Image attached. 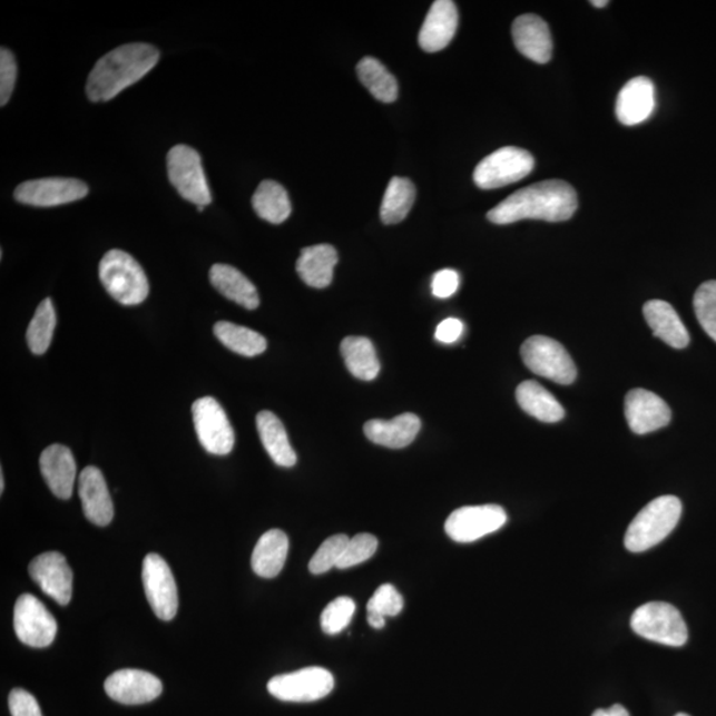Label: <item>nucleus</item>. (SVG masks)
Segmentation results:
<instances>
[{
    "label": "nucleus",
    "instance_id": "obj_26",
    "mask_svg": "<svg viewBox=\"0 0 716 716\" xmlns=\"http://www.w3.org/2000/svg\"><path fill=\"white\" fill-rule=\"evenodd\" d=\"M339 261L336 248L331 245H316L302 249L296 271L310 287L325 288L333 281V269Z\"/></svg>",
    "mask_w": 716,
    "mask_h": 716
},
{
    "label": "nucleus",
    "instance_id": "obj_34",
    "mask_svg": "<svg viewBox=\"0 0 716 716\" xmlns=\"http://www.w3.org/2000/svg\"><path fill=\"white\" fill-rule=\"evenodd\" d=\"M357 73L361 82L382 102H393L399 97V82L381 61L364 58L359 62Z\"/></svg>",
    "mask_w": 716,
    "mask_h": 716
},
{
    "label": "nucleus",
    "instance_id": "obj_20",
    "mask_svg": "<svg viewBox=\"0 0 716 716\" xmlns=\"http://www.w3.org/2000/svg\"><path fill=\"white\" fill-rule=\"evenodd\" d=\"M656 88L653 81L644 76L631 79L618 94L616 115L618 121L627 127L641 124L655 112Z\"/></svg>",
    "mask_w": 716,
    "mask_h": 716
},
{
    "label": "nucleus",
    "instance_id": "obj_29",
    "mask_svg": "<svg viewBox=\"0 0 716 716\" xmlns=\"http://www.w3.org/2000/svg\"><path fill=\"white\" fill-rule=\"evenodd\" d=\"M517 401L527 414L541 422L555 423L565 419V408L537 381H524L517 389Z\"/></svg>",
    "mask_w": 716,
    "mask_h": 716
},
{
    "label": "nucleus",
    "instance_id": "obj_11",
    "mask_svg": "<svg viewBox=\"0 0 716 716\" xmlns=\"http://www.w3.org/2000/svg\"><path fill=\"white\" fill-rule=\"evenodd\" d=\"M13 630L20 643L43 649L57 638L58 622L37 597L26 594L13 608Z\"/></svg>",
    "mask_w": 716,
    "mask_h": 716
},
{
    "label": "nucleus",
    "instance_id": "obj_7",
    "mask_svg": "<svg viewBox=\"0 0 716 716\" xmlns=\"http://www.w3.org/2000/svg\"><path fill=\"white\" fill-rule=\"evenodd\" d=\"M166 163H168L170 183L180 197L197 207L212 204V193L197 150L187 145L174 146Z\"/></svg>",
    "mask_w": 716,
    "mask_h": 716
},
{
    "label": "nucleus",
    "instance_id": "obj_5",
    "mask_svg": "<svg viewBox=\"0 0 716 716\" xmlns=\"http://www.w3.org/2000/svg\"><path fill=\"white\" fill-rule=\"evenodd\" d=\"M630 627L649 641L679 648L687 643L688 630L683 615L667 602H648L631 616Z\"/></svg>",
    "mask_w": 716,
    "mask_h": 716
},
{
    "label": "nucleus",
    "instance_id": "obj_42",
    "mask_svg": "<svg viewBox=\"0 0 716 716\" xmlns=\"http://www.w3.org/2000/svg\"><path fill=\"white\" fill-rule=\"evenodd\" d=\"M9 707L12 716H43L38 700L23 688H13L9 697Z\"/></svg>",
    "mask_w": 716,
    "mask_h": 716
},
{
    "label": "nucleus",
    "instance_id": "obj_47",
    "mask_svg": "<svg viewBox=\"0 0 716 716\" xmlns=\"http://www.w3.org/2000/svg\"><path fill=\"white\" fill-rule=\"evenodd\" d=\"M592 3L595 7H599V9H602V7L608 6L607 0H594Z\"/></svg>",
    "mask_w": 716,
    "mask_h": 716
},
{
    "label": "nucleus",
    "instance_id": "obj_33",
    "mask_svg": "<svg viewBox=\"0 0 716 716\" xmlns=\"http://www.w3.org/2000/svg\"><path fill=\"white\" fill-rule=\"evenodd\" d=\"M215 336L227 350L245 357H255L267 350V340L261 333L228 322L214 325Z\"/></svg>",
    "mask_w": 716,
    "mask_h": 716
},
{
    "label": "nucleus",
    "instance_id": "obj_17",
    "mask_svg": "<svg viewBox=\"0 0 716 716\" xmlns=\"http://www.w3.org/2000/svg\"><path fill=\"white\" fill-rule=\"evenodd\" d=\"M30 575L47 596L59 605L72 599L73 575L67 559L59 552H46L31 561Z\"/></svg>",
    "mask_w": 716,
    "mask_h": 716
},
{
    "label": "nucleus",
    "instance_id": "obj_10",
    "mask_svg": "<svg viewBox=\"0 0 716 716\" xmlns=\"http://www.w3.org/2000/svg\"><path fill=\"white\" fill-rule=\"evenodd\" d=\"M335 687V678L323 667H305V669L281 674L269 680L267 688L273 697L283 702H315L326 697Z\"/></svg>",
    "mask_w": 716,
    "mask_h": 716
},
{
    "label": "nucleus",
    "instance_id": "obj_48",
    "mask_svg": "<svg viewBox=\"0 0 716 716\" xmlns=\"http://www.w3.org/2000/svg\"><path fill=\"white\" fill-rule=\"evenodd\" d=\"M3 491H4V475H3V471H2V472H0V492L3 493Z\"/></svg>",
    "mask_w": 716,
    "mask_h": 716
},
{
    "label": "nucleus",
    "instance_id": "obj_30",
    "mask_svg": "<svg viewBox=\"0 0 716 716\" xmlns=\"http://www.w3.org/2000/svg\"><path fill=\"white\" fill-rule=\"evenodd\" d=\"M344 363L354 377L373 381L380 373V361L370 339L350 336L343 340Z\"/></svg>",
    "mask_w": 716,
    "mask_h": 716
},
{
    "label": "nucleus",
    "instance_id": "obj_28",
    "mask_svg": "<svg viewBox=\"0 0 716 716\" xmlns=\"http://www.w3.org/2000/svg\"><path fill=\"white\" fill-rule=\"evenodd\" d=\"M290 541L281 530H269L255 546L252 566L254 572L263 579H274L286 565Z\"/></svg>",
    "mask_w": 716,
    "mask_h": 716
},
{
    "label": "nucleus",
    "instance_id": "obj_15",
    "mask_svg": "<svg viewBox=\"0 0 716 716\" xmlns=\"http://www.w3.org/2000/svg\"><path fill=\"white\" fill-rule=\"evenodd\" d=\"M106 692L110 699L122 705H144L163 694L161 680L148 671L136 669L118 670L106 680Z\"/></svg>",
    "mask_w": 716,
    "mask_h": 716
},
{
    "label": "nucleus",
    "instance_id": "obj_24",
    "mask_svg": "<svg viewBox=\"0 0 716 716\" xmlns=\"http://www.w3.org/2000/svg\"><path fill=\"white\" fill-rule=\"evenodd\" d=\"M644 316L655 336L664 343L684 350L690 343V335L677 311L664 301H650L644 305Z\"/></svg>",
    "mask_w": 716,
    "mask_h": 716
},
{
    "label": "nucleus",
    "instance_id": "obj_19",
    "mask_svg": "<svg viewBox=\"0 0 716 716\" xmlns=\"http://www.w3.org/2000/svg\"><path fill=\"white\" fill-rule=\"evenodd\" d=\"M517 50L527 59L546 65L552 58V38L548 24L533 13H524L512 24Z\"/></svg>",
    "mask_w": 716,
    "mask_h": 716
},
{
    "label": "nucleus",
    "instance_id": "obj_16",
    "mask_svg": "<svg viewBox=\"0 0 716 716\" xmlns=\"http://www.w3.org/2000/svg\"><path fill=\"white\" fill-rule=\"evenodd\" d=\"M625 416L632 433L644 435L669 425L671 412L657 394L632 389L625 399Z\"/></svg>",
    "mask_w": 716,
    "mask_h": 716
},
{
    "label": "nucleus",
    "instance_id": "obj_44",
    "mask_svg": "<svg viewBox=\"0 0 716 716\" xmlns=\"http://www.w3.org/2000/svg\"><path fill=\"white\" fill-rule=\"evenodd\" d=\"M464 326L461 320L450 317L437 326L435 339L443 344H453L463 333Z\"/></svg>",
    "mask_w": 716,
    "mask_h": 716
},
{
    "label": "nucleus",
    "instance_id": "obj_43",
    "mask_svg": "<svg viewBox=\"0 0 716 716\" xmlns=\"http://www.w3.org/2000/svg\"><path fill=\"white\" fill-rule=\"evenodd\" d=\"M459 274L454 269H441L433 276L431 291L438 298H448L453 296L459 288Z\"/></svg>",
    "mask_w": 716,
    "mask_h": 716
},
{
    "label": "nucleus",
    "instance_id": "obj_1",
    "mask_svg": "<svg viewBox=\"0 0 716 716\" xmlns=\"http://www.w3.org/2000/svg\"><path fill=\"white\" fill-rule=\"evenodd\" d=\"M577 194L565 180L551 179L533 184L511 194L492 208L488 218L496 225H511L523 219L562 222L573 217Z\"/></svg>",
    "mask_w": 716,
    "mask_h": 716
},
{
    "label": "nucleus",
    "instance_id": "obj_25",
    "mask_svg": "<svg viewBox=\"0 0 716 716\" xmlns=\"http://www.w3.org/2000/svg\"><path fill=\"white\" fill-rule=\"evenodd\" d=\"M213 287L241 307L253 311L259 307L258 290L252 281L228 264H214L210 269Z\"/></svg>",
    "mask_w": 716,
    "mask_h": 716
},
{
    "label": "nucleus",
    "instance_id": "obj_40",
    "mask_svg": "<svg viewBox=\"0 0 716 716\" xmlns=\"http://www.w3.org/2000/svg\"><path fill=\"white\" fill-rule=\"evenodd\" d=\"M367 614L382 617L399 616L403 609V599L398 589L391 583H384L375 590L372 599L367 602Z\"/></svg>",
    "mask_w": 716,
    "mask_h": 716
},
{
    "label": "nucleus",
    "instance_id": "obj_9",
    "mask_svg": "<svg viewBox=\"0 0 716 716\" xmlns=\"http://www.w3.org/2000/svg\"><path fill=\"white\" fill-rule=\"evenodd\" d=\"M194 428L207 453L227 455L235 444V434L220 403L213 398L199 399L193 403Z\"/></svg>",
    "mask_w": 716,
    "mask_h": 716
},
{
    "label": "nucleus",
    "instance_id": "obj_36",
    "mask_svg": "<svg viewBox=\"0 0 716 716\" xmlns=\"http://www.w3.org/2000/svg\"><path fill=\"white\" fill-rule=\"evenodd\" d=\"M694 311L702 328L716 343V281L702 284L695 292Z\"/></svg>",
    "mask_w": 716,
    "mask_h": 716
},
{
    "label": "nucleus",
    "instance_id": "obj_45",
    "mask_svg": "<svg viewBox=\"0 0 716 716\" xmlns=\"http://www.w3.org/2000/svg\"><path fill=\"white\" fill-rule=\"evenodd\" d=\"M592 716H630L627 708H625L621 705H614L610 708H607V710H604V708H599V710H596Z\"/></svg>",
    "mask_w": 716,
    "mask_h": 716
},
{
    "label": "nucleus",
    "instance_id": "obj_35",
    "mask_svg": "<svg viewBox=\"0 0 716 716\" xmlns=\"http://www.w3.org/2000/svg\"><path fill=\"white\" fill-rule=\"evenodd\" d=\"M57 328V311L50 297L39 304L37 312L27 330V344L37 356L45 354L52 343L53 332Z\"/></svg>",
    "mask_w": 716,
    "mask_h": 716
},
{
    "label": "nucleus",
    "instance_id": "obj_18",
    "mask_svg": "<svg viewBox=\"0 0 716 716\" xmlns=\"http://www.w3.org/2000/svg\"><path fill=\"white\" fill-rule=\"evenodd\" d=\"M79 496L86 518L95 526L106 527L114 520L112 498L102 472L88 465L79 477Z\"/></svg>",
    "mask_w": 716,
    "mask_h": 716
},
{
    "label": "nucleus",
    "instance_id": "obj_12",
    "mask_svg": "<svg viewBox=\"0 0 716 716\" xmlns=\"http://www.w3.org/2000/svg\"><path fill=\"white\" fill-rule=\"evenodd\" d=\"M506 523L507 513L500 506H468L451 513L444 531L457 543H472L499 531Z\"/></svg>",
    "mask_w": 716,
    "mask_h": 716
},
{
    "label": "nucleus",
    "instance_id": "obj_49",
    "mask_svg": "<svg viewBox=\"0 0 716 716\" xmlns=\"http://www.w3.org/2000/svg\"><path fill=\"white\" fill-rule=\"evenodd\" d=\"M676 716H690V715L685 714V713H679V714H677Z\"/></svg>",
    "mask_w": 716,
    "mask_h": 716
},
{
    "label": "nucleus",
    "instance_id": "obj_2",
    "mask_svg": "<svg viewBox=\"0 0 716 716\" xmlns=\"http://www.w3.org/2000/svg\"><path fill=\"white\" fill-rule=\"evenodd\" d=\"M159 52L156 47L144 43L115 48L96 62L87 81L90 101L104 102L115 99L124 89L136 85L156 67Z\"/></svg>",
    "mask_w": 716,
    "mask_h": 716
},
{
    "label": "nucleus",
    "instance_id": "obj_32",
    "mask_svg": "<svg viewBox=\"0 0 716 716\" xmlns=\"http://www.w3.org/2000/svg\"><path fill=\"white\" fill-rule=\"evenodd\" d=\"M415 200V187L412 180L402 177L392 178L381 205V220L385 225H398L408 217Z\"/></svg>",
    "mask_w": 716,
    "mask_h": 716
},
{
    "label": "nucleus",
    "instance_id": "obj_8",
    "mask_svg": "<svg viewBox=\"0 0 716 716\" xmlns=\"http://www.w3.org/2000/svg\"><path fill=\"white\" fill-rule=\"evenodd\" d=\"M533 166L534 159L530 151L517 146H506L478 164L474 183L484 190L498 189L526 178Z\"/></svg>",
    "mask_w": 716,
    "mask_h": 716
},
{
    "label": "nucleus",
    "instance_id": "obj_39",
    "mask_svg": "<svg viewBox=\"0 0 716 716\" xmlns=\"http://www.w3.org/2000/svg\"><path fill=\"white\" fill-rule=\"evenodd\" d=\"M377 538L371 533H359L347 541L342 560L339 561L336 568L347 569L363 565L364 561L373 558L374 553L377 552Z\"/></svg>",
    "mask_w": 716,
    "mask_h": 716
},
{
    "label": "nucleus",
    "instance_id": "obj_21",
    "mask_svg": "<svg viewBox=\"0 0 716 716\" xmlns=\"http://www.w3.org/2000/svg\"><path fill=\"white\" fill-rule=\"evenodd\" d=\"M40 471L55 497L71 499L78 474L71 450L58 443L48 447L40 455Z\"/></svg>",
    "mask_w": 716,
    "mask_h": 716
},
{
    "label": "nucleus",
    "instance_id": "obj_46",
    "mask_svg": "<svg viewBox=\"0 0 716 716\" xmlns=\"http://www.w3.org/2000/svg\"><path fill=\"white\" fill-rule=\"evenodd\" d=\"M367 621H370L371 627L374 629H382L385 627V617L380 615L367 614Z\"/></svg>",
    "mask_w": 716,
    "mask_h": 716
},
{
    "label": "nucleus",
    "instance_id": "obj_27",
    "mask_svg": "<svg viewBox=\"0 0 716 716\" xmlns=\"http://www.w3.org/2000/svg\"><path fill=\"white\" fill-rule=\"evenodd\" d=\"M256 428L264 449L277 465L294 468L297 462L295 450L292 449L286 428L273 412L263 410L256 416Z\"/></svg>",
    "mask_w": 716,
    "mask_h": 716
},
{
    "label": "nucleus",
    "instance_id": "obj_23",
    "mask_svg": "<svg viewBox=\"0 0 716 716\" xmlns=\"http://www.w3.org/2000/svg\"><path fill=\"white\" fill-rule=\"evenodd\" d=\"M421 420L413 413H405L391 421L372 420L364 426L367 440L389 449L409 447L419 435Z\"/></svg>",
    "mask_w": 716,
    "mask_h": 716
},
{
    "label": "nucleus",
    "instance_id": "obj_4",
    "mask_svg": "<svg viewBox=\"0 0 716 716\" xmlns=\"http://www.w3.org/2000/svg\"><path fill=\"white\" fill-rule=\"evenodd\" d=\"M99 276L104 288L122 305H138L149 295V282L134 256L122 249H110L100 262Z\"/></svg>",
    "mask_w": 716,
    "mask_h": 716
},
{
    "label": "nucleus",
    "instance_id": "obj_13",
    "mask_svg": "<svg viewBox=\"0 0 716 716\" xmlns=\"http://www.w3.org/2000/svg\"><path fill=\"white\" fill-rule=\"evenodd\" d=\"M143 582L153 611L159 620L170 621L178 611V590L171 569L161 556L149 553L143 565Z\"/></svg>",
    "mask_w": 716,
    "mask_h": 716
},
{
    "label": "nucleus",
    "instance_id": "obj_6",
    "mask_svg": "<svg viewBox=\"0 0 716 716\" xmlns=\"http://www.w3.org/2000/svg\"><path fill=\"white\" fill-rule=\"evenodd\" d=\"M523 363L534 374L560 385H571L577 370L566 347L547 336H532L521 345Z\"/></svg>",
    "mask_w": 716,
    "mask_h": 716
},
{
    "label": "nucleus",
    "instance_id": "obj_31",
    "mask_svg": "<svg viewBox=\"0 0 716 716\" xmlns=\"http://www.w3.org/2000/svg\"><path fill=\"white\" fill-rule=\"evenodd\" d=\"M253 207L258 217L269 224L281 225L292 213L288 193L275 180H263L253 197Z\"/></svg>",
    "mask_w": 716,
    "mask_h": 716
},
{
    "label": "nucleus",
    "instance_id": "obj_38",
    "mask_svg": "<svg viewBox=\"0 0 716 716\" xmlns=\"http://www.w3.org/2000/svg\"><path fill=\"white\" fill-rule=\"evenodd\" d=\"M354 611H356V604L350 597H339L333 600L320 618L323 631L331 636L339 635L351 624Z\"/></svg>",
    "mask_w": 716,
    "mask_h": 716
},
{
    "label": "nucleus",
    "instance_id": "obj_41",
    "mask_svg": "<svg viewBox=\"0 0 716 716\" xmlns=\"http://www.w3.org/2000/svg\"><path fill=\"white\" fill-rule=\"evenodd\" d=\"M18 67L16 57L10 50L2 48L0 51V106L4 107L10 101L16 88Z\"/></svg>",
    "mask_w": 716,
    "mask_h": 716
},
{
    "label": "nucleus",
    "instance_id": "obj_14",
    "mask_svg": "<svg viewBox=\"0 0 716 716\" xmlns=\"http://www.w3.org/2000/svg\"><path fill=\"white\" fill-rule=\"evenodd\" d=\"M88 192L87 184L80 179L53 177L27 180L17 187L13 197L19 204L53 207L86 198Z\"/></svg>",
    "mask_w": 716,
    "mask_h": 716
},
{
    "label": "nucleus",
    "instance_id": "obj_37",
    "mask_svg": "<svg viewBox=\"0 0 716 716\" xmlns=\"http://www.w3.org/2000/svg\"><path fill=\"white\" fill-rule=\"evenodd\" d=\"M347 541H350V538L343 533L333 534V537L326 539L310 561L311 573L323 575L331 571L332 568L337 567L339 561L342 560Z\"/></svg>",
    "mask_w": 716,
    "mask_h": 716
},
{
    "label": "nucleus",
    "instance_id": "obj_3",
    "mask_svg": "<svg viewBox=\"0 0 716 716\" xmlns=\"http://www.w3.org/2000/svg\"><path fill=\"white\" fill-rule=\"evenodd\" d=\"M683 516V503L677 497H659L639 511L632 519L625 547L628 551L639 553L648 551L665 540L679 523Z\"/></svg>",
    "mask_w": 716,
    "mask_h": 716
},
{
    "label": "nucleus",
    "instance_id": "obj_22",
    "mask_svg": "<svg viewBox=\"0 0 716 716\" xmlns=\"http://www.w3.org/2000/svg\"><path fill=\"white\" fill-rule=\"evenodd\" d=\"M458 10L451 0H437L430 7L420 31L419 43L423 51H442L453 40L458 29Z\"/></svg>",
    "mask_w": 716,
    "mask_h": 716
}]
</instances>
